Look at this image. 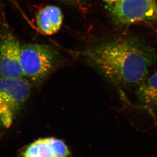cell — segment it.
I'll return each instance as SVG.
<instances>
[{"label": "cell", "instance_id": "6da1fadb", "mask_svg": "<svg viewBox=\"0 0 157 157\" xmlns=\"http://www.w3.org/2000/svg\"><path fill=\"white\" fill-rule=\"evenodd\" d=\"M87 62L115 85L138 87L148 77L157 54L135 38L105 41L83 52Z\"/></svg>", "mask_w": 157, "mask_h": 157}, {"label": "cell", "instance_id": "7a4b0ae2", "mask_svg": "<svg viewBox=\"0 0 157 157\" xmlns=\"http://www.w3.org/2000/svg\"><path fill=\"white\" fill-rule=\"evenodd\" d=\"M31 90L30 84L25 78H0V129L10 127L27 101Z\"/></svg>", "mask_w": 157, "mask_h": 157}, {"label": "cell", "instance_id": "3957f363", "mask_svg": "<svg viewBox=\"0 0 157 157\" xmlns=\"http://www.w3.org/2000/svg\"><path fill=\"white\" fill-rule=\"evenodd\" d=\"M58 54L53 47L45 44L21 46V62L25 78L40 83L54 68Z\"/></svg>", "mask_w": 157, "mask_h": 157}, {"label": "cell", "instance_id": "277c9868", "mask_svg": "<svg viewBox=\"0 0 157 157\" xmlns=\"http://www.w3.org/2000/svg\"><path fill=\"white\" fill-rule=\"evenodd\" d=\"M112 21L119 27L157 20L155 0H102Z\"/></svg>", "mask_w": 157, "mask_h": 157}, {"label": "cell", "instance_id": "5b68a950", "mask_svg": "<svg viewBox=\"0 0 157 157\" xmlns=\"http://www.w3.org/2000/svg\"><path fill=\"white\" fill-rule=\"evenodd\" d=\"M20 42L9 29L0 32V78L8 79L24 78L21 62Z\"/></svg>", "mask_w": 157, "mask_h": 157}, {"label": "cell", "instance_id": "8992f818", "mask_svg": "<svg viewBox=\"0 0 157 157\" xmlns=\"http://www.w3.org/2000/svg\"><path fill=\"white\" fill-rule=\"evenodd\" d=\"M70 147L57 138H41L34 141L23 151L21 157H71Z\"/></svg>", "mask_w": 157, "mask_h": 157}, {"label": "cell", "instance_id": "52a82bcc", "mask_svg": "<svg viewBox=\"0 0 157 157\" xmlns=\"http://www.w3.org/2000/svg\"><path fill=\"white\" fill-rule=\"evenodd\" d=\"M63 13L57 6L48 5L38 11L36 21L38 30L47 35L57 33L63 23Z\"/></svg>", "mask_w": 157, "mask_h": 157}, {"label": "cell", "instance_id": "ba28073f", "mask_svg": "<svg viewBox=\"0 0 157 157\" xmlns=\"http://www.w3.org/2000/svg\"><path fill=\"white\" fill-rule=\"evenodd\" d=\"M136 95L143 109L153 116L157 115V72L147 77L137 87Z\"/></svg>", "mask_w": 157, "mask_h": 157}, {"label": "cell", "instance_id": "9c48e42d", "mask_svg": "<svg viewBox=\"0 0 157 157\" xmlns=\"http://www.w3.org/2000/svg\"><path fill=\"white\" fill-rule=\"evenodd\" d=\"M63 3L77 7H82L85 3L86 0H59Z\"/></svg>", "mask_w": 157, "mask_h": 157}]
</instances>
